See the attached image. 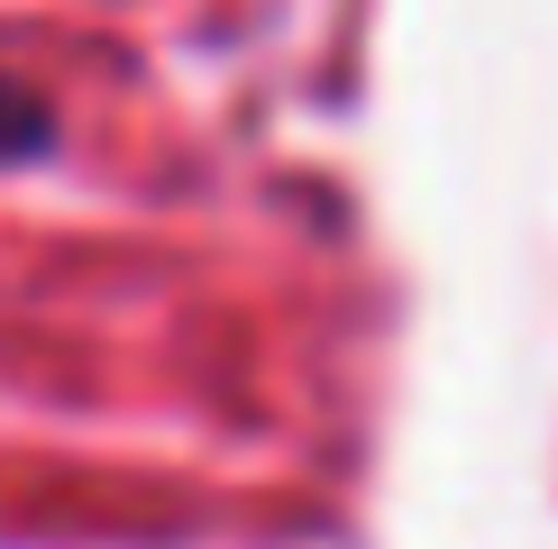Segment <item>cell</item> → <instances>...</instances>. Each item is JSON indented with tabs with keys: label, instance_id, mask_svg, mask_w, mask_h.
<instances>
[{
	"label": "cell",
	"instance_id": "cell-1",
	"mask_svg": "<svg viewBox=\"0 0 558 549\" xmlns=\"http://www.w3.org/2000/svg\"><path fill=\"white\" fill-rule=\"evenodd\" d=\"M56 147H64V110L46 101L37 83L0 74V174H19V166H46Z\"/></svg>",
	"mask_w": 558,
	"mask_h": 549
}]
</instances>
